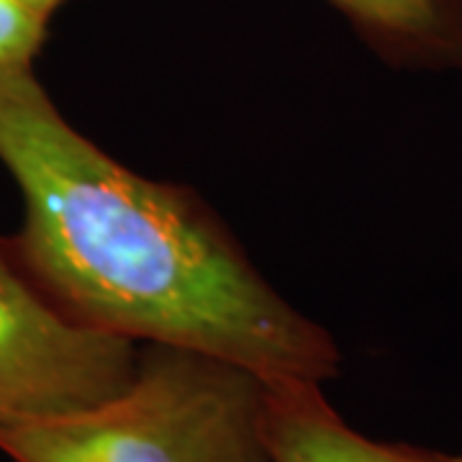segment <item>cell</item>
Returning a JSON list of instances; mask_svg holds the SVG:
<instances>
[{
    "label": "cell",
    "mask_w": 462,
    "mask_h": 462,
    "mask_svg": "<svg viewBox=\"0 0 462 462\" xmlns=\"http://www.w3.org/2000/svg\"><path fill=\"white\" fill-rule=\"evenodd\" d=\"M0 162L23 196L18 257L72 321L267 380L339 375L329 331L267 285L193 190L116 162L67 124L33 72L0 80Z\"/></svg>",
    "instance_id": "cell-1"
},
{
    "label": "cell",
    "mask_w": 462,
    "mask_h": 462,
    "mask_svg": "<svg viewBox=\"0 0 462 462\" xmlns=\"http://www.w3.org/2000/svg\"><path fill=\"white\" fill-rule=\"evenodd\" d=\"M0 452L14 462H273L267 378L199 349L144 345L121 393L0 424Z\"/></svg>",
    "instance_id": "cell-2"
},
{
    "label": "cell",
    "mask_w": 462,
    "mask_h": 462,
    "mask_svg": "<svg viewBox=\"0 0 462 462\" xmlns=\"http://www.w3.org/2000/svg\"><path fill=\"white\" fill-rule=\"evenodd\" d=\"M136 357V342L60 311L0 236V424L98 406L129 385Z\"/></svg>",
    "instance_id": "cell-3"
},
{
    "label": "cell",
    "mask_w": 462,
    "mask_h": 462,
    "mask_svg": "<svg viewBox=\"0 0 462 462\" xmlns=\"http://www.w3.org/2000/svg\"><path fill=\"white\" fill-rule=\"evenodd\" d=\"M267 445L273 462H462V455L383 442L352 430L331 409L321 383L267 380Z\"/></svg>",
    "instance_id": "cell-4"
},
{
    "label": "cell",
    "mask_w": 462,
    "mask_h": 462,
    "mask_svg": "<svg viewBox=\"0 0 462 462\" xmlns=\"http://www.w3.org/2000/svg\"><path fill=\"white\" fill-rule=\"evenodd\" d=\"M383 65L462 69V0H327Z\"/></svg>",
    "instance_id": "cell-5"
},
{
    "label": "cell",
    "mask_w": 462,
    "mask_h": 462,
    "mask_svg": "<svg viewBox=\"0 0 462 462\" xmlns=\"http://www.w3.org/2000/svg\"><path fill=\"white\" fill-rule=\"evenodd\" d=\"M47 32L50 21L23 0H0V80L33 72Z\"/></svg>",
    "instance_id": "cell-6"
},
{
    "label": "cell",
    "mask_w": 462,
    "mask_h": 462,
    "mask_svg": "<svg viewBox=\"0 0 462 462\" xmlns=\"http://www.w3.org/2000/svg\"><path fill=\"white\" fill-rule=\"evenodd\" d=\"M23 3H26L29 8H33L39 16L47 18V21H51V16L65 5V0H23Z\"/></svg>",
    "instance_id": "cell-7"
}]
</instances>
